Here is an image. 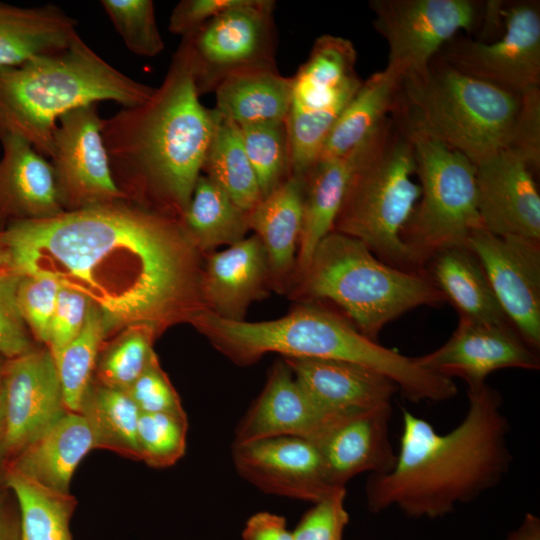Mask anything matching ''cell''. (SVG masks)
Returning a JSON list of instances; mask_svg holds the SVG:
<instances>
[{
	"label": "cell",
	"instance_id": "17",
	"mask_svg": "<svg viewBox=\"0 0 540 540\" xmlns=\"http://www.w3.org/2000/svg\"><path fill=\"white\" fill-rule=\"evenodd\" d=\"M475 167L481 226L499 236L540 240V195L529 165L502 149Z\"/></svg>",
	"mask_w": 540,
	"mask_h": 540
},
{
	"label": "cell",
	"instance_id": "21",
	"mask_svg": "<svg viewBox=\"0 0 540 540\" xmlns=\"http://www.w3.org/2000/svg\"><path fill=\"white\" fill-rule=\"evenodd\" d=\"M295 379L324 411L346 414L391 404L398 386L383 374L346 361L283 358Z\"/></svg>",
	"mask_w": 540,
	"mask_h": 540
},
{
	"label": "cell",
	"instance_id": "52",
	"mask_svg": "<svg viewBox=\"0 0 540 540\" xmlns=\"http://www.w3.org/2000/svg\"><path fill=\"white\" fill-rule=\"evenodd\" d=\"M10 269V261L9 256L3 247V245L0 243V272L9 270Z\"/></svg>",
	"mask_w": 540,
	"mask_h": 540
},
{
	"label": "cell",
	"instance_id": "36",
	"mask_svg": "<svg viewBox=\"0 0 540 540\" xmlns=\"http://www.w3.org/2000/svg\"><path fill=\"white\" fill-rule=\"evenodd\" d=\"M239 128L263 198L290 175L286 121L248 124Z\"/></svg>",
	"mask_w": 540,
	"mask_h": 540
},
{
	"label": "cell",
	"instance_id": "40",
	"mask_svg": "<svg viewBox=\"0 0 540 540\" xmlns=\"http://www.w3.org/2000/svg\"><path fill=\"white\" fill-rule=\"evenodd\" d=\"M101 5L126 47L134 54L154 57L164 49L151 0H101Z\"/></svg>",
	"mask_w": 540,
	"mask_h": 540
},
{
	"label": "cell",
	"instance_id": "44",
	"mask_svg": "<svg viewBox=\"0 0 540 540\" xmlns=\"http://www.w3.org/2000/svg\"><path fill=\"white\" fill-rule=\"evenodd\" d=\"M125 392L141 413L183 411L180 398L161 369L156 354Z\"/></svg>",
	"mask_w": 540,
	"mask_h": 540
},
{
	"label": "cell",
	"instance_id": "7",
	"mask_svg": "<svg viewBox=\"0 0 540 540\" xmlns=\"http://www.w3.org/2000/svg\"><path fill=\"white\" fill-rule=\"evenodd\" d=\"M414 174L410 133L390 115L368 139L353 169L333 231L360 240L393 267L415 271L401 239L420 198Z\"/></svg>",
	"mask_w": 540,
	"mask_h": 540
},
{
	"label": "cell",
	"instance_id": "34",
	"mask_svg": "<svg viewBox=\"0 0 540 540\" xmlns=\"http://www.w3.org/2000/svg\"><path fill=\"white\" fill-rule=\"evenodd\" d=\"M216 114L202 171L236 205L250 212L262 199L256 174L247 157L239 126L221 116L217 110Z\"/></svg>",
	"mask_w": 540,
	"mask_h": 540
},
{
	"label": "cell",
	"instance_id": "49",
	"mask_svg": "<svg viewBox=\"0 0 540 540\" xmlns=\"http://www.w3.org/2000/svg\"><path fill=\"white\" fill-rule=\"evenodd\" d=\"M0 540H22L19 510H16L0 490Z\"/></svg>",
	"mask_w": 540,
	"mask_h": 540
},
{
	"label": "cell",
	"instance_id": "35",
	"mask_svg": "<svg viewBox=\"0 0 540 540\" xmlns=\"http://www.w3.org/2000/svg\"><path fill=\"white\" fill-rule=\"evenodd\" d=\"M108 333L99 310L89 303L85 324L56 361L67 409L78 412L81 399L93 379L103 340Z\"/></svg>",
	"mask_w": 540,
	"mask_h": 540
},
{
	"label": "cell",
	"instance_id": "18",
	"mask_svg": "<svg viewBox=\"0 0 540 540\" xmlns=\"http://www.w3.org/2000/svg\"><path fill=\"white\" fill-rule=\"evenodd\" d=\"M392 405L337 415L312 443L320 453L328 483L334 488L358 474H384L397 455L389 439Z\"/></svg>",
	"mask_w": 540,
	"mask_h": 540
},
{
	"label": "cell",
	"instance_id": "28",
	"mask_svg": "<svg viewBox=\"0 0 540 540\" xmlns=\"http://www.w3.org/2000/svg\"><path fill=\"white\" fill-rule=\"evenodd\" d=\"M78 35L77 21L55 5L19 7L0 2V66L60 52Z\"/></svg>",
	"mask_w": 540,
	"mask_h": 540
},
{
	"label": "cell",
	"instance_id": "14",
	"mask_svg": "<svg viewBox=\"0 0 540 540\" xmlns=\"http://www.w3.org/2000/svg\"><path fill=\"white\" fill-rule=\"evenodd\" d=\"M5 462L30 445L69 410L57 366L49 350H31L6 360L2 368Z\"/></svg>",
	"mask_w": 540,
	"mask_h": 540
},
{
	"label": "cell",
	"instance_id": "48",
	"mask_svg": "<svg viewBox=\"0 0 540 540\" xmlns=\"http://www.w3.org/2000/svg\"><path fill=\"white\" fill-rule=\"evenodd\" d=\"M243 540H294L286 519L270 512H258L246 522Z\"/></svg>",
	"mask_w": 540,
	"mask_h": 540
},
{
	"label": "cell",
	"instance_id": "29",
	"mask_svg": "<svg viewBox=\"0 0 540 540\" xmlns=\"http://www.w3.org/2000/svg\"><path fill=\"white\" fill-rule=\"evenodd\" d=\"M291 88V77L281 75L277 67L244 70L215 89V109L238 126L286 121Z\"/></svg>",
	"mask_w": 540,
	"mask_h": 540
},
{
	"label": "cell",
	"instance_id": "42",
	"mask_svg": "<svg viewBox=\"0 0 540 540\" xmlns=\"http://www.w3.org/2000/svg\"><path fill=\"white\" fill-rule=\"evenodd\" d=\"M20 278L10 269L0 272V355L6 360L33 350L17 302Z\"/></svg>",
	"mask_w": 540,
	"mask_h": 540
},
{
	"label": "cell",
	"instance_id": "23",
	"mask_svg": "<svg viewBox=\"0 0 540 540\" xmlns=\"http://www.w3.org/2000/svg\"><path fill=\"white\" fill-rule=\"evenodd\" d=\"M306 176L291 174L249 212V227L267 254L271 290L287 294L302 229Z\"/></svg>",
	"mask_w": 540,
	"mask_h": 540
},
{
	"label": "cell",
	"instance_id": "24",
	"mask_svg": "<svg viewBox=\"0 0 540 540\" xmlns=\"http://www.w3.org/2000/svg\"><path fill=\"white\" fill-rule=\"evenodd\" d=\"M353 43L330 34L318 37L307 60L291 77L289 111H312L346 104L363 80L355 71Z\"/></svg>",
	"mask_w": 540,
	"mask_h": 540
},
{
	"label": "cell",
	"instance_id": "26",
	"mask_svg": "<svg viewBox=\"0 0 540 540\" xmlns=\"http://www.w3.org/2000/svg\"><path fill=\"white\" fill-rule=\"evenodd\" d=\"M424 271L460 316L478 322L513 326L502 310L480 261L467 243L439 250L427 262Z\"/></svg>",
	"mask_w": 540,
	"mask_h": 540
},
{
	"label": "cell",
	"instance_id": "5",
	"mask_svg": "<svg viewBox=\"0 0 540 540\" xmlns=\"http://www.w3.org/2000/svg\"><path fill=\"white\" fill-rule=\"evenodd\" d=\"M287 294L299 302H332L373 341L408 311L447 302L427 274L393 267L360 240L335 231L318 244Z\"/></svg>",
	"mask_w": 540,
	"mask_h": 540
},
{
	"label": "cell",
	"instance_id": "43",
	"mask_svg": "<svg viewBox=\"0 0 540 540\" xmlns=\"http://www.w3.org/2000/svg\"><path fill=\"white\" fill-rule=\"evenodd\" d=\"M345 497L346 489L339 488L316 502L293 531L294 540H342L349 521Z\"/></svg>",
	"mask_w": 540,
	"mask_h": 540
},
{
	"label": "cell",
	"instance_id": "1",
	"mask_svg": "<svg viewBox=\"0 0 540 540\" xmlns=\"http://www.w3.org/2000/svg\"><path fill=\"white\" fill-rule=\"evenodd\" d=\"M0 243L19 275H47L79 292L107 331L146 325L160 333L207 311L201 252L180 219L120 201L18 221Z\"/></svg>",
	"mask_w": 540,
	"mask_h": 540
},
{
	"label": "cell",
	"instance_id": "47",
	"mask_svg": "<svg viewBox=\"0 0 540 540\" xmlns=\"http://www.w3.org/2000/svg\"><path fill=\"white\" fill-rule=\"evenodd\" d=\"M243 0H182L172 10L168 29L183 37L188 36L224 11Z\"/></svg>",
	"mask_w": 540,
	"mask_h": 540
},
{
	"label": "cell",
	"instance_id": "45",
	"mask_svg": "<svg viewBox=\"0 0 540 540\" xmlns=\"http://www.w3.org/2000/svg\"><path fill=\"white\" fill-rule=\"evenodd\" d=\"M88 299L69 288L60 287L52 316L48 347L54 361L81 332L88 312Z\"/></svg>",
	"mask_w": 540,
	"mask_h": 540
},
{
	"label": "cell",
	"instance_id": "33",
	"mask_svg": "<svg viewBox=\"0 0 540 540\" xmlns=\"http://www.w3.org/2000/svg\"><path fill=\"white\" fill-rule=\"evenodd\" d=\"M4 485L17 501L22 540H72L70 519L77 500L52 491L5 464Z\"/></svg>",
	"mask_w": 540,
	"mask_h": 540
},
{
	"label": "cell",
	"instance_id": "15",
	"mask_svg": "<svg viewBox=\"0 0 540 540\" xmlns=\"http://www.w3.org/2000/svg\"><path fill=\"white\" fill-rule=\"evenodd\" d=\"M413 359L429 371L451 379L461 378L468 386L485 383L487 376L500 369L540 368L537 351L513 326L478 322L463 316L445 344Z\"/></svg>",
	"mask_w": 540,
	"mask_h": 540
},
{
	"label": "cell",
	"instance_id": "12",
	"mask_svg": "<svg viewBox=\"0 0 540 540\" xmlns=\"http://www.w3.org/2000/svg\"><path fill=\"white\" fill-rule=\"evenodd\" d=\"M57 123L50 157L63 208L72 211L126 199L112 175L97 103L71 110Z\"/></svg>",
	"mask_w": 540,
	"mask_h": 540
},
{
	"label": "cell",
	"instance_id": "27",
	"mask_svg": "<svg viewBox=\"0 0 540 540\" xmlns=\"http://www.w3.org/2000/svg\"><path fill=\"white\" fill-rule=\"evenodd\" d=\"M368 139L342 156L318 161L306 174L302 229L292 282L307 267L322 239L333 231L350 176Z\"/></svg>",
	"mask_w": 540,
	"mask_h": 540
},
{
	"label": "cell",
	"instance_id": "41",
	"mask_svg": "<svg viewBox=\"0 0 540 540\" xmlns=\"http://www.w3.org/2000/svg\"><path fill=\"white\" fill-rule=\"evenodd\" d=\"M60 283L47 275H21L17 302L26 325L35 338L48 344L49 330Z\"/></svg>",
	"mask_w": 540,
	"mask_h": 540
},
{
	"label": "cell",
	"instance_id": "3",
	"mask_svg": "<svg viewBox=\"0 0 540 540\" xmlns=\"http://www.w3.org/2000/svg\"><path fill=\"white\" fill-rule=\"evenodd\" d=\"M199 97L177 49L163 82L148 100L102 119L114 181L135 205L181 218L216 123V110L203 106Z\"/></svg>",
	"mask_w": 540,
	"mask_h": 540
},
{
	"label": "cell",
	"instance_id": "2",
	"mask_svg": "<svg viewBox=\"0 0 540 540\" xmlns=\"http://www.w3.org/2000/svg\"><path fill=\"white\" fill-rule=\"evenodd\" d=\"M468 402L463 420L446 434L403 410L394 467L366 483L370 511L397 507L410 517H442L499 483L512 458L502 396L485 382L468 386Z\"/></svg>",
	"mask_w": 540,
	"mask_h": 540
},
{
	"label": "cell",
	"instance_id": "50",
	"mask_svg": "<svg viewBox=\"0 0 540 540\" xmlns=\"http://www.w3.org/2000/svg\"><path fill=\"white\" fill-rule=\"evenodd\" d=\"M507 540H540L539 518L527 513L520 526L509 535Z\"/></svg>",
	"mask_w": 540,
	"mask_h": 540
},
{
	"label": "cell",
	"instance_id": "37",
	"mask_svg": "<svg viewBox=\"0 0 540 540\" xmlns=\"http://www.w3.org/2000/svg\"><path fill=\"white\" fill-rule=\"evenodd\" d=\"M157 334L146 325L127 327L101 355L99 353L94 371L97 381L126 391L155 355L152 343Z\"/></svg>",
	"mask_w": 540,
	"mask_h": 540
},
{
	"label": "cell",
	"instance_id": "6",
	"mask_svg": "<svg viewBox=\"0 0 540 540\" xmlns=\"http://www.w3.org/2000/svg\"><path fill=\"white\" fill-rule=\"evenodd\" d=\"M521 95L468 76L438 54L401 79L391 115L466 156L475 166L504 149Z\"/></svg>",
	"mask_w": 540,
	"mask_h": 540
},
{
	"label": "cell",
	"instance_id": "20",
	"mask_svg": "<svg viewBox=\"0 0 540 540\" xmlns=\"http://www.w3.org/2000/svg\"><path fill=\"white\" fill-rule=\"evenodd\" d=\"M271 290L266 251L257 235L219 252H209L202 268L201 294L206 310L243 321L249 306Z\"/></svg>",
	"mask_w": 540,
	"mask_h": 540
},
{
	"label": "cell",
	"instance_id": "16",
	"mask_svg": "<svg viewBox=\"0 0 540 540\" xmlns=\"http://www.w3.org/2000/svg\"><path fill=\"white\" fill-rule=\"evenodd\" d=\"M232 458L239 475L266 493L316 503L339 489L328 483L319 451L304 438L233 444Z\"/></svg>",
	"mask_w": 540,
	"mask_h": 540
},
{
	"label": "cell",
	"instance_id": "11",
	"mask_svg": "<svg viewBox=\"0 0 540 540\" xmlns=\"http://www.w3.org/2000/svg\"><path fill=\"white\" fill-rule=\"evenodd\" d=\"M503 31L483 42L454 37L438 55L460 72L522 95L540 84L538 1H502Z\"/></svg>",
	"mask_w": 540,
	"mask_h": 540
},
{
	"label": "cell",
	"instance_id": "25",
	"mask_svg": "<svg viewBox=\"0 0 540 540\" xmlns=\"http://www.w3.org/2000/svg\"><path fill=\"white\" fill-rule=\"evenodd\" d=\"M92 449L94 440L86 420L68 411L5 464L52 491L67 494L75 469Z\"/></svg>",
	"mask_w": 540,
	"mask_h": 540
},
{
	"label": "cell",
	"instance_id": "31",
	"mask_svg": "<svg viewBox=\"0 0 540 540\" xmlns=\"http://www.w3.org/2000/svg\"><path fill=\"white\" fill-rule=\"evenodd\" d=\"M182 227L199 252L233 245L246 237L249 211L243 210L206 175H200L180 218Z\"/></svg>",
	"mask_w": 540,
	"mask_h": 540
},
{
	"label": "cell",
	"instance_id": "53",
	"mask_svg": "<svg viewBox=\"0 0 540 540\" xmlns=\"http://www.w3.org/2000/svg\"><path fill=\"white\" fill-rule=\"evenodd\" d=\"M4 470H5V460L0 456V487L4 485Z\"/></svg>",
	"mask_w": 540,
	"mask_h": 540
},
{
	"label": "cell",
	"instance_id": "9",
	"mask_svg": "<svg viewBox=\"0 0 540 540\" xmlns=\"http://www.w3.org/2000/svg\"><path fill=\"white\" fill-rule=\"evenodd\" d=\"M272 0H243L182 38L178 49L199 96L227 77L253 68L276 67Z\"/></svg>",
	"mask_w": 540,
	"mask_h": 540
},
{
	"label": "cell",
	"instance_id": "10",
	"mask_svg": "<svg viewBox=\"0 0 540 540\" xmlns=\"http://www.w3.org/2000/svg\"><path fill=\"white\" fill-rule=\"evenodd\" d=\"M374 29L389 49L387 69L401 79L423 73L460 31H480L486 1L370 0Z\"/></svg>",
	"mask_w": 540,
	"mask_h": 540
},
{
	"label": "cell",
	"instance_id": "38",
	"mask_svg": "<svg viewBox=\"0 0 540 540\" xmlns=\"http://www.w3.org/2000/svg\"><path fill=\"white\" fill-rule=\"evenodd\" d=\"M185 411L141 413L137 426L140 458L153 468L174 465L185 453Z\"/></svg>",
	"mask_w": 540,
	"mask_h": 540
},
{
	"label": "cell",
	"instance_id": "19",
	"mask_svg": "<svg viewBox=\"0 0 540 540\" xmlns=\"http://www.w3.org/2000/svg\"><path fill=\"white\" fill-rule=\"evenodd\" d=\"M337 415L320 408L281 360L271 368L264 389L238 424L234 444L278 436L313 442Z\"/></svg>",
	"mask_w": 540,
	"mask_h": 540
},
{
	"label": "cell",
	"instance_id": "46",
	"mask_svg": "<svg viewBox=\"0 0 540 540\" xmlns=\"http://www.w3.org/2000/svg\"><path fill=\"white\" fill-rule=\"evenodd\" d=\"M523 159L531 169L540 164V90L539 87L521 95V106L509 141L504 148Z\"/></svg>",
	"mask_w": 540,
	"mask_h": 540
},
{
	"label": "cell",
	"instance_id": "8",
	"mask_svg": "<svg viewBox=\"0 0 540 540\" xmlns=\"http://www.w3.org/2000/svg\"><path fill=\"white\" fill-rule=\"evenodd\" d=\"M405 125L413 143L421 193L401 239L414 270L425 273L424 267L435 253L466 244L470 233L481 225L476 167L458 151Z\"/></svg>",
	"mask_w": 540,
	"mask_h": 540
},
{
	"label": "cell",
	"instance_id": "32",
	"mask_svg": "<svg viewBox=\"0 0 540 540\" xmlns=\"http://www.w3.org/2000/svg\"><path fill=\"white\" fill-rule=\"evenodd\" d=\"M77 413L84 417L91 430L94 449H107L141 460L137 440L141 412L125 391L92 379Z\"/></svg>",
	"mask_w": 540,
	"mask_h": 540
},
{
	"label": "cell",
	"instance_id": "13",
	"mask_svg": "<svg viewBox=\"0 0 540 540\" xmlns=\"http://www.w3.org/2000/svg\"><path fill=\"white\" fill-rule=\"evenodd\" d=\"M467 245L480 261L505 315L521 338L540 348V240L499 236L478 226Z\"/></svg>",
	"mask_w": 540,
	"mask_h": 540
},
{
	"label": "cell",
	"instance_id": "54",
	"mask_svg": "<svg viewBox=\"0 0 540 540\" xmlns=\"http://www.w3.org/2000/svg\"><path fill=\"white\" fill-rule=\"evenodd\" d=\"M2 387H3V384H2V372L0 373V393L2 391Z\"/></svg>",
	"mask_w": 540,
	"mask_h": 540
},
{
	"label": "cell",
	"instance_id": "22",
	"mask_svg": "<svg viewBox=\"0 0 540 540\" xmlns=\"http://www.w3.org/2000/svg\"><path fill=\"white\" fill-rule=\"evenodd\" d=\"M0 144V226L64 212L51 163L26 140L5 136Z\"/></svg>",
	"mask_w": 540,
	"mask_h": 540
},
{
	"label": "cell",
	"instance_id": "30",
	"mask_svg": "<svg viewBox=\"0 0 540 540\" xmlns=\"http://www.w3.org/2000/svg\"><path fill=\"white\" fill-rule=\"evenodd\" d=\"M400 82L387 68L363 81L337 118L318 161L342 156L372 136L391 115Z\"/></svg>",
	"mask_w": 540,
	"mask_h": 540
},
{
	"label": "cell",
	"instance_id": "4",
	"mask_svg": "<svg viewBox=\"0 0 540 540\" xmlns=\"http://www.w3.org/2000/svg\"><path fill=\"white\" fill-rule=\"evenodd\" d=\"M154 90L110 65L78 35L60 52L0 66V141L15 135L50 157L65 113L99 101L136 106Z\"/></svg>",
	"mask_w": 540,
	"mask_h": 540
},
{
	"label": "cell",
	"instance_id": "55",
	"mask_svg": "<svg viewBox=\"0 0 540 540\" xmlns=\"http://www.w3.org/2000/svg\"><path fill=\"white\" fill-rule=\"evenodd\" d=\"M4 362H5V361H4ZM4 362H3V363H0V373L2 372V368H3Z\"/></svg>",
	"mask_w": 540,
	"mask_h": 540
},
{
	"label": "cell",
	"instance_id": "51",
	"mask_svg": "<svg viewBox=\"0 0 540 540\" xmlns=\"http://www.w3.org/2000/svg\"><path fill=\"white\" fill-rule=\"evenodd\" d=\"M4 434H5V405H4L3 387H2V391L0 393V456H2L1 449H2V444L4 440Z\"/></svg>",
	"mask_w": 540,
	"mask_h": 540
},
{
	"label": "cell",
	"instance_id": "39",
	"mask_svg": "<svg viewBox=\"0 0 540 540\" xmlns=\"http://www.w3.org/2000/svg\"><path fill=\"white\" fill-rule=\"evenodd\" d=\"M346 104L312 111H289L286 128L290 175L306 174L317 163L325 141Z\"/></svg>",
	"mask_w": 540,
	"mask_h": 540
}]
</instances>
